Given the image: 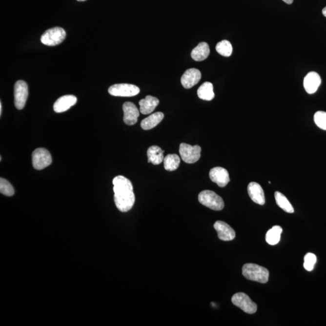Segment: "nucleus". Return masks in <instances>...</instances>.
<instances>
[{
	"instance_id": "obj_16",
	"label": "nucleus",
	"mask_w": 326,
	"mask_h": 326,
	"mask_svg": "<svg viewBox=\"0 0 326 326\" xmlns=\"http://www.w3.org/2000/svg\"><path fill=\"white\" fill-rule=\"evenodd\" d=\"M77 102V98L73 95H66L61 97L55 102L53 109L56 113H61L67 111L71 106Z\"/></svg>"
},
{
	"instance_id": "obj_19",
	"label": "nucleus",
	"mask_w": 326,
	"mask_h": 326,
	"mask_svg": "<svg viewBox=\"0 0 326 326\" xmlns=\"http://www.w3.org/2000/svg\"><path fill=\"white\" fill-rule=\"evenodd\" d=\"M164 118V114L162 112H157L151 114L147 118L143 120L141 122V127L143 129L149 130L155 128Z\"/></svg>"
},
{
	"instance_id": "obj_15",
	"label": "nucleus",
	"mask_w": 326,
	"mask_h": 326,
	"mask_svg": "<svg viewBox=\"0 0 326 326\" xmlns=\"http://www.w3.org/2000/svg\"><path fill=\"white\" fill-rule=\"evenodd\" d=\"M248 193L249 197L254 203L263 205L265 203L264 191L261 185L256 182H251L248 185Z\"/></svg>"
},
{
	"instance_id": "obj_2",
	"label": "nucleus",
	"mask_w": 326,
	"mask_h": 326,
	"mask_svg": "<svg viewBox=\"0 0 326 326\" xmlns=\"http://www.w3.org/2000/svg\"><path fill=\"white\" fill-rule=\"evenodd\" d=\"M243 274L246 279L261 284L268 282L269 276L268 269L253 264H244L243 267Z\"/></svg>"
},
{
	"instance_id": "obj_32",
	"label": "nucleus",
	"mask_w": 326,
	"mask_h": 326,
	"mask_svg": "<svg viewBox=\"0 0 326 326\" xmlns=\"http://www.w3.org/2000/svg\"><path fill=\"white\" fill-rule=\"evenodd\" d=\"M77 1H86V0H77Z\"/></svg>"
},
{
	"instance_id": "obj_9",
	"label": "nucleus",
	"mask_w": 326,
	"mask_h": 326,
	"mask_svg": "<svg viewBox=\"0 0 326 326\" xmlns=\"http://www.w3.org/2000/svg\"><path fill=\"white\" fill-rule=\"evenodd\" d=\"M29 94L28 86L23 81H17L14 86V102L19 110L23 109Z\"/></svg>"
},
{
	"instance_id": "obj_8",
	"label": "nucleus",
	"mask_w": 326,
	"mask_h": 326,
	"mask_svg": "<svg viewBox=\"0 0 326 326\" xmlns=\"http://www.w3.org/2000/svg\"><path fill=\"white\" fill-rule=\"evenodd\" d=\"M108 93L117 97H132L140 93V88L132 84H115L109 88Z\"/></svg>"
},
{
	"instance_id": "obj_1",
	"label": "nucleus",
	"mask_w": 326,
	"mask_h": 326,
	"mask_svg": "<svg viewBox=\"0 0 326 326\" xmlns=\"http://www.w3.org/2000/svg\"><path fill=\"white\" fill-rule=\"evenodd\" d=\"M114 202L122 212H127L133 207L136 201L133 185L131 181L123 176H117L113 181Z\"/></svg>"
},
{
	"instance_id": "obj_22",
	"label": "nucleus",
	"mask_w": 326,
	"mask_h": 326,
	"mask_svg": "<svg viewBox=\"0 0 326 326\" xmlns=\"http://www.w3.org/2000/svg\"><path fill=\"white\" fill-rule=\"evenodd\" d=\"M282 233L281 226H274L271 229L268 231L266 234V243L271 245H275L278 244L280 241V236Z\"/></svg>"
},
{
	"instance_id": "obj_5",
	"label": "nucleus",
	"mask_w": 326,
	"mask_h": 326,
	"mask_svg": "<svg viewBox=\"0 0 326 326\" xmlns=\"http://www.w3.org/2000/svg\"><path fill=\"white\" fill-rule=\"evenodd\" d=\"M231 302L234 305L240 308L247 314H253L257 311V305L244 293L239 292L234 294L231 299Z\"/></svg>"
},
{
	"instance_id": "obj_18",
	"label": "nucleus",
	"mask_w": 326,
	"mask_h": 326,
	"mask_svg": "<svg viewBox=\"0 0 326 326\" xmlns=\"http://www.w3.org/2000/svg\"><path fill=\"white\" fill-rule=\"evenodd\" d=\"M210 48L207 42L200 43L192 51L191 56L193 60L203 61L206 60L209 56Z\"/></svg>"
},
{
	"instance_id": "obj_31",
	"label": "nucleus",
	"mask_w": 326,
	"mask_h": 326,
	"mask_svg": "<svg viewBox=\"0 0 326 326\" xmlns=\"http://www.w3.org/2000/svg\"><path fill=\"white\" fill-rule=\"evenodd\" d=\"M2 114V103L0 102V116H1Z\"/></svg>"
},
{
	"instance_id": "obj_30",
	"label": "nucleus",
	"mask_w": 326,
	"mask_h": 326,
	"mask_svg": "<svg viewBox=\"0 0 326 326\" xmlns=\"http://www.w3.org/2000/svg\"><path fill=\"white\" fill-rule=\"evenodd\" d=\"M322 13L323 15L326 17V7H325V8L323 9Z\"/></svg>"
},
{
	"instance_id": "obj_10",
	"label": "nucleus",
	"mask_w": 326,
	"mask_h": 326,
	"mask_svg": "<svg viewBox=\"0 0 326 326\" xmlns=\"http://www.w3.org/2000/svg\"><path fill=\"white\" fill-rule=\"evenodd\" d=\"M210 178L219 187H224L230 182V176L227 170L221 167H216L210 170Z\"/></svg>"
},
{
	"instance_id": "obj_23",
	"label": "nucleus",
	"mask_w": 326,
	"mask_h": 326,
	"mask_svg": "<svg viewBox=\"0 0 326 326\" xmlns=\"http://www.w3.org/2000/svg\"><path fill=\"white\" fill-rule=\"evenodd\" d=\"M275 199H276L277 204L282 209L286 211V213H293L294 212V208L290 203L287 198L282 193L276 192L274 193Z\"/></svg>"
},
{
	"instance_id": "obj_4",
	"label": "nucleus",
	"mask_w": 326,
	"mask_h": 326,
	"mask_svg": "<svg viewBox=\"0 0 326 326\" xmlns=\"http://www.w3.org/2000/svg\"><path fill=\"white\" fill-rule=\"evenodd\" d=\"M66 32L62 28L55 27L48 29L41 37V41L48 46L60 44L65 39Z\"/></svg>"
},
{
	"instance_id": "obj_27",
	"label": "nucleus",
	"mask_w": 326,
	"mask_h": 326,
	"mask_svg": "<svg viewBox=\"0 0 326 326\" xmlns=\"http://www.w3.org/2000/svg\"><path fill=\"white\" fill-rule=\"evenodd\" d=\"M304 268L308 271H311L314 268V265L317 262V257L313 253H307L304 257Z\"/></svg>"
},
{
	"instance_id": "obj_12",
	"label": "nucleus",
	"mask_w": 326,
	"mask_h": 326,
	"mask_svg": "<svg viewBox=\"0 0 326 326\" xmlns=\"http://www.w3.org/2000/svg\"><path fill=\"white\" fill-rule=\"evenodd\" d=\"M201 73L200 71L196 68H190L185 71L183 74L181 82L183 87L186 89L192 88L200 81Z\"/></svg>"
},
{
	"instance_id": "obj_11",
	"label": "nucleus",
	"mask_w": 326,
	"mask_h": 326,
	"mask_svg": "<svg viewBox=\"0 0 326 326\" xmlns=\"http://www.w3.org/2000/svg\"><path fill=\"white\" fill-rule=\"evenodd\" d=\"M214 228L217 231L218 238L221 241H230L235 238V231L228 224L223 221H216L214 224Z\"/></svg>"
},
{
	"instance_id": "obj_14",
	"label": "nucleus",
	"mask_w": 326,
	"mask_h": 326,
	"mask_svg": "<svg viewBox=\"0 0 326 326\" xmlns=\"http://www.w3.org/2000/svg\"><path fill=\"white\" fill-rule=\"evenodd\" d=\"M322 83V79L317 73L311 71L305 76L303 85L306 91L308 94H314L317 91L318 88Z\"/></svg>"
},
{
	"instance_id": "obj_24",
	"label": "nucleus",
	"mask_w": 326,
	"mask_h": 326,
	"mask_svg": "<svg viewBox=\"0 0 326 326\" xmlns=\"http://www.w3.org/2000/svg\"><path fill=\"white\" fill-rule=\"evenodd\" d=\"M164 169L167 171H174L179 167L180 159L177 154L167 155L164 159Z\"/></svg>"
},
{
	"instance_id": "obj_17",
	"label": "nucleus",
	"mask_w": 326,
	"mask_h": 326,
	"mask_svg": "<svg viewBox=\"0 0 326 326\" xmlns=\"http://www.w3.org/2000/svg\"><path fill=\"white\" fill-rule=\"evenodd\" d=\"M159 104V99L152 96H147L146 98L139 102L140 113L144 115L151 114Z\"/></svg>"
},
{
	"instance_id": "obj_25",
	"label": "nucleus",
	"mask_w": 326,
	"mask_h": 326,
	"mask_svg": "<svg viewBox=\"0 0 326 326\" xmlns=\"http://www.w3.org/2000/svg\"><path fill=\"white\" fill-rule=\"evenodd\" d=\"M216 50L219 54L225 57H230L233 53L232 45L227 40H223L218 42L216 45Z\"/></svg>"
},
{
	"instance_id": "obj_21",
	"label": "nucleus",
	"mask_w": 326,
	"mask_h": 326,
	"mask_svg": "<svg viewBox=\"0 0 326 326\" xmlns=\"http://www.w3.org/2000/svg\"><path fill=\"white\" fill-rule=\"evenodd\" d=\"M199 98L204 101H210L215 98L213 84L206 82L200 86L198 90Z\"/></svg>"
},
{
	"instance_id": "obj_28",
	"label": "nucleus",
	"mask_w": 326,
	"mask_h": 326,
	"mask_svg": "<svg viewBox=\"0 0 326 326\" xmlns=\"http://www.w3.org/2000/svg\"><path fill=\"white\" fill-rule=\"evenodd\" d=\"M314 122L318 127L326 131V112H317L314 115Z\"/></svg>"
},
{
	"instance_id": "obj_6",
	"label": "nucleus",
	"mask_w": 326,
	"mask_h": 326,
	"mask_svg": "<svg viewBox=\"0 0 326 326\" xmlns=\"http://www.w3.org/2000/svg\"><path fill=\"white\" fill-rule=\"evenodd\" d=\"M179 152L183 161L188 164H192L200 160L201 147L198 145L192 146L186 143H181Z\"/></svg>"
},
{
	"instance_id": "obj_13",
	"label": "nucleus",
	"mask_w": 326,
	"mask_h": 326,
	"mask_svg": "<svg viewBox=\"0 0 326 326\" xmlns=\"http://www.w3.org/2000/svg\"><path fill=\"white\" fill-rule=\"evenodd\" d=\"M124 113L123 121L128 125H134L138 121L140 112L135 104L132 102H125L123 105Z\"/></svg>"
},
{
	"instance_id": "obj_29",
	"label": "nucleus",
	"mask_w": 326,
	"mask_h": 326,
	"mask_svg": "<svg viewBox=\"0 0 326 326\" xmlns=\"http://www.w3.org/2000/svg\"><path fill=\"white\" fill-rule=\"evenodd\" d=\"M282 1L286 2V3L287 4H291L293 1H294V0H282Z\"/></svg>"
},
{
	"instance_id": "obj_26",
	"label": "nucleus",
	"mask_w": 326,
	"mask_h": 326,
	"mask_svg": "<svg viewBox=\"0 0 326 326\" xmlns=\"http://www.w3.org/2000/svg\"><path fill=\"white\" fill-rule=\"evenodd\" d=\"M0 192L7 197H12L15 193L14 188L12 185L2 178H0Z\"/></svg>"
},
{
	"instance_id": "obj_3",
	"label": "nucleus",
	"mask_w": 326,
	"mask_h": 326,
	"mask_svg": "<svg viewBox=\"0 0 326 326\" xmlns=\"http://www.w3.org/2000/svg\"><path fill=\"white\" fill-rule=\"evenodd\" d=\"M198 200L201 204L211 210L220 211L224 207L223 198L213 191H202L198 195Z\"/></svg>"
},
{
	"instance_id": "obj_20",
	"label": "nucleus",
	"mask_w": 326,
	"mask_h": 326,
	"mask_svg": "<svg viewBox=\"0 0 326 326\" xmlns=\"http://www.w3.org/2000/svg\"><path fill=\"white\" fill-rule=\"evenodd\" d=\"M164 151L160 148L159 146H152L147 150V155L148 157V163H151L153 164L158 165L161 164L164 161Z\"/></svg>"
},
{
	"instance_id": "obj_7",
	"label": "nucleus",
	"mask_w": 326,
	"mask_h": 326,
	"mask_svg": "<svg viewBox=\"0 0 326 326\" xmlns=\"http://www.w3.org/2000/svg\"><path fill=\"white\" fill-rule=\"evenodd\" d=\"M52 156L46 149L38 148L32 154L33 166L37 170H42L52 164Z\"/></svg>"
}]
</instances>
